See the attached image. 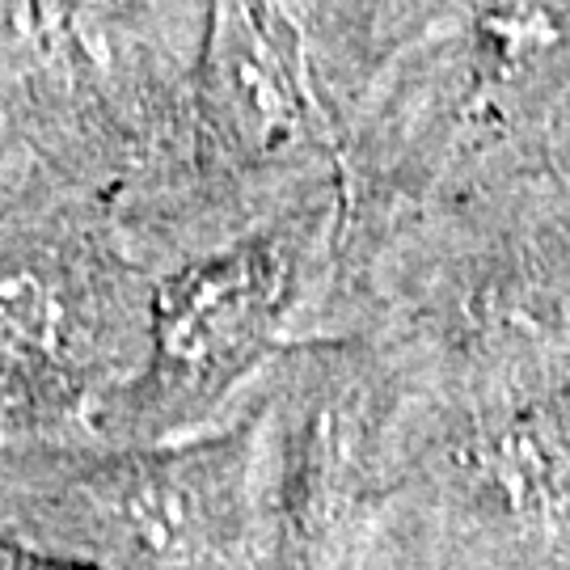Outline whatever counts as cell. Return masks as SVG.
Instances as JSON below:
<instances>
[{
	"label": "cell",
	"instance_id": "2",
	"mask_svg": "<svg viewBox=\"0 0 570 570\" xmlns=\"http://www.w3.org/2000/svg\"><path fill=\"white\" fill-rule=\"evenodd\" d=\"M153 292L106 195L0 157V449L94 435L148 355Z\"/></svg>",
	"mask_w": 570,
	"mask_h": 570
},
{
	"label": "cell",
	"instance_id": "3",
	"mask_svg": "<svg viewBox=\"0 0 570 570\" xmlns=\"http://www.w3.org/2000/svg\"><path fill=\"white\" fill-rule=\"evenodd\" d=\"M343 178L308 186L212 254L157 275L144 364L102 402L106 444H178L220 428L266 364L301 338L326 287Z\"/></svg>",
	"mask_w": 570,
	"mask_h": 570
},
{
	"label": "cell",
	"instance_id": "1",
	"mask_svg": "<svg viewBox=\"0 0 570 570\" xmlns=\"http://www.w3.org/2000/svg\"><path fill=\"white\" fill-rule=\"evenodd\" d=\"M0 537L85 570H279L275 444L258 381L178 444L0 449Z\"/></svg>",
	"mask_w": 570,
	"mask_h": 570
},
{
	"label": "cell",
	"instance_id": "4",
	"mask_svg": "<svg viewBox=\"0 0 570 570\" xmlns=\"http://www.w3.org/2000/svg\"><path fill=\"white\" fill-rule=\"evenodd\" d=\"M271 406L279 570H351L389 490L402 372L367 338H305L258 376Z\"/></svg>",
	"mask_w": 570,
	"mask_h": 570
}]
</instances>
